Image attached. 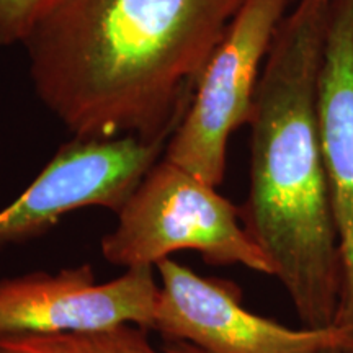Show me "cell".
Listing matches in <instances>:
<instances>
[{
    "label": "cell",
    "instance_id": "1",
    "mask_svg": "<svg viewBox=\"0 0 353 353\" xmlns=\"http://www.w3.org/2000/svg\"><path fill=\"white\" fill-rule=\"evenodd\" d=\"M245 0H63L23 43L74 138L169 141Z\"/></svg>",
    "mask_w": 353,
    "mask_h": 353
},
{
    "label": "cell",
    "instance_id": "2",
    "mask_svg": "<svg viewBox=\"0 0 353 353\" xmlns=\"http://www.w3.org/2000/svg\"><path fill=\"white\" fill-rule=\"evenodd\" d=\"M332 0H296L278 26L250 113V188L241 218L304 327L334 325L341 257L319 126Z\"/></svg>",
    "mask_w": 353,
    "mask_h": 353
},
{
    "label": "cell",
    "instance_id": "3",
    "mask_svg": "<svg viewBox=\"0 0 353 353\" xmlns=\"http://www.w3.org/2000/svg\"><path fill=\"white\" fill-rule=\"evenodd\" d=\"M167 159L157 161L118 211L100 250L117 267H154L182 250L206 263L242 265L273 276L267 255L245 231L241 210Z\"/></svg>",
    "mask_w": 353,
    "mask_h": 353
},
{
    "label": "cell",
    "instance_id": "4",
    "mask_svg": "<svg viewBox=\"0 0 353 353\" xmlns=\"http://www.w3.org/2000/svg\"><path fill=\"white\" fill-rule=\"evenodd\" d=\"M291 2L245 0L201 70L164 159L213 187L223 183L229 138L249 125L263 63Z\"/></svg>",
    "mask_w": 353,
    "mask_h": 353
},
{
    "label": "cell",
    "instance_id": "5",
    "mask_svg": "<svg viewBox=\"0 0 353 353\" xmlns=\"http://www.w3.org/2000/svg\"><path fill=\"white\" fill-rule=\"evenodd\" d=\"M156 270L161 290L149 330L167 342L205 353H353L348 335L335 325L291 329L249 311L231 281L198 275L172 257Z\"/></svg>",
    "mask_w": 353,
    "mask_h": 353
},
{
    "label": "cell",
    "instance_id": "6",
    "mask_svg": "<svg viewBox=\"0 0 353 353\" xmlns=\"http://www.w3.org/2000/svg\"><path fill=\"white\" fill-rule=\"evenodd\" d=\"M165 145L167 141L136 136L74 138L15 201L0 211V249L41 236L77 210L100 206L118 213Z\"/></svg>",
    "mask_w": 353,
    "mask_h": 353
},
{
    "label": "cell",
    "instance_id": "7",
    "mask_svg": "<svg viewBox=\"0 0 353 353\" xmlns=\"http://www.w3.org/2000/svg\"><path fill=\"white\" fill-rule=\"evenodd\" d=\"M159 290L154 267L126 268L105 283H97L90 263L2 278L0 339L90 334L120 325L149 330Z\"/></svg>",
    "mask_w": 353,
    "mask_h": 353
},
{
    "label": "cell",
    "instance_id": "8",
    "mask_svg": "<svg viewBox=\"0 0 353 353\" xmlns=\"http://www.w3.org/2000/svg\"><path fill=\"white\" fill-rule=\"evenodd\" d=\"M319 126L341 257L334 325L353 347V0H332L319 77Z\"/></svg>",
    "mask_w": 353,
    "mask_h": 353
},
{
    "label": "cell",
    "instance_id": "9",
    "mask_svg": "<svg viewBox=\"0 0 353 353\" xmlns=\"http://www.w3.org/2000/svg\"><path fill=\"white\" fill-rule=\"evenodd\" d=\"M0 345L7 353H161L149 342L148 330L139 325L90 334L2 337Z\"/></svg>",
    "mask_w": 353,
    "mask_h": 353
},
{
    "label": "cell",
    "instance_id": "10",
    "mask_svg": "<svg viewBox=\"0 0 353 353\" xmlns=\"http://www.w3.org/2000/svg\"><path fill=\"white\" fill-rule=\"evenodd\" d=\"M63 0H0V46L26 38Z\"/></svg>",
    "mask_w": 353,
    "mask_h": 353
},
{
    "label": "cell",
    "instance_id": "11",
    "mask_svg": "<svg viewBox=\"0 0 353 353\" xmlns=\"http://www.w3.org/2000/svg\"><path fill=\"white\" fill-rule=\"evenodd\" d=\"M165 353H205L200 348L190 345L187 342H167L164 347Z\"/></svg>",
    "mask_w": 353,
    "mask_h": 353
},
{
    "label": "cell",
    "instance_id": "12",
    "mask_svg": "<svg viewBox=\"0 0 353 353\" xmlns=\"http://www.w3.org/2000/svg\"><path fill=\"white\" fill-rule=\"evenodd\" d=\"M0 353H7L6 350H3V347H2V345H0Z\"/></svg>",
    "mask_w": 353,
    "mask_h": 353
},
{
    "label": "cell",
    "instance_id": "13",
    "mask_svg": "<svg viewBox=\"0 0 353 353\" xmlns=\"http://www.w3.org/2000/svg\"><path fill=\"white\" fill-rule=\"evenodd\" d=\"M294 2H296V0H294Z\"/></svg>",
    "mask_w": 353,
    "mask_h": 353
}]
</instances>
